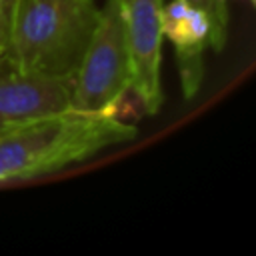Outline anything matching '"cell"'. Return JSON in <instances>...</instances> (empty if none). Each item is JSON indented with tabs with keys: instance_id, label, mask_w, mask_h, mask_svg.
Here are the masks:
<instances>
[{
	"instance_id": "1",
	"label": "cell",
	"mask_w": 256,
	"mask_h": 256,
	"mask_svg": "<svg viewBox=\"0 0 256 256\" xmlns=\"http://www.w3.org/2000/svg\"><path fill=\"white\" fill-rule=\"evenodd\" d=\"M136 136L122 118L80 110L0 128V184L62 170Z\"/></svg>"
},
{
	"instance_id": "2",
	"label": "cell",
	"mask_w": 256,
	"mask_h": 256,
	"mask_svg": "<svg viewBox=\"0 0 256 256\" xmlns=\"http://www.w3.org/2000/svg\"><path fill=\"white\" fill-rule=\"evenodd\" d=\"M98 12L94 0H20L2 56L24 70L72 80Z\"/></svg>"
},
{
	"instance_id": "3",
	"label": "cell",
	"mask_w": 256,
	"mask_h": 256,
	"mask_svg": "<svg viewBox=\"0 0 256 256\" xmlns=\"http://www.w3.org/2000/svg\"><path fill=\"white\" fill-rule=\"evenodd\" d=\"M126 96H134L130 48L120 12L114 0H106L72 76V108L120 118Z\"/></svg>"
},
{
	"instance_id": "4",
	"label": "cell",
	"mask_w": 256,
	"mask_h": 256,
	"mask_svg": "<svg viewBox=\"0 0 256 256\" xmlns=\"http://www.w3.org/2000/svg\"><path fill=\"white\" fill-rule=\"evenodd\" d=\"M132 60V94L146 114L162 106V8L164 0H114Z\"/></svg>"
},
{
	"instance_id": "5",
	"label": "cell",
	"mask_w": 256,
	"mask_h": 256,
	"mask_svg": "<svg viewBox=\"0 0 256 256\" xmlns=\"http://www.w3.org/2000/svg\"><path fill=\"white\" fill-rule=\"evenodd\" d=\"M72 80L16 66L0 56V128L68 112Z\"/></svg>"
},
{
	"instance_id": "6",
	"label": "cell",
	"mask_w": 256,
	"mask_h": 256,
	"mask_svg": "<svg viewBox=\"0 0 256 256\" xmlns=\"http://www.w3.org/2000/svg\"><path fill=\"white\" fill-rule=\"evenodd\" d=\"M162 36L174 46L184 96L194 98L204 78V50L212 44L210 16L186 0H170L162 8Z\"/></svg>"
},
{
	"instance_id": "7",
	"label": "cell",
	"mask_w": 256,
	"mask_h": 256,
	"mask_svg": "<svg viewBox=\"0 0 256 256\" xmlns=\"http://www.w3.org/2000/svg\"><path fill=\"white\" fill-rule=\"evenodd\" d=\"M198 8H202L212 22V50H222L226 44L228 30V0H186Z\"/></svg>"
},
{
	"instance_id": "8",
	"label": "cell",
	"mask_w": 256,
	"mask_h": 256,
	"mask_svg": "<svg viewBox=\"0 0 256 256\" xmlns=\"http://www.w3.org/2000/svg\"><path fill=\"white\" fill-rule=\"evenodd\" d=\"M18 4H20V0H0V56L6 50L8 38H10V28H12Z\"/></svg>"
},
{
	"instance_id": "9",
	"label": "cell",
	"mask_w": 256,
	"mask_h": 256,
	"mask_svg": "<svg viewBox=\"0 0 256 256\" xmlns=\"http://www.w3.org/2000/svg\"><path fill=\"white\" fill-rule=\"evenodd\" d=\"M248 2H250V4H254V2H256V0H248Z\"/></svg>"
}]
</instances>
